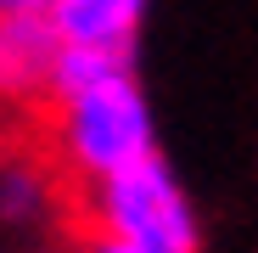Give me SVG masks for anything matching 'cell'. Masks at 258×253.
Returning a JSON list of instances; mask_svg holds the SVG:
<instances>
[{"mask_svg":"<svg viewBox=\"0 0 258 253\" xmlns=\"http://www.w3.org/2000/svg\"><path fill=\"white\" fill-rule=\"evenodd\" d=\"M101 225L152 247V253H197L191 208H185V197L174 191L168 169L152 152L101 180Z\"/></svg>","mask_w":258,"mask_h":253,"instance_id":"6da1fadb","label":"cell"},{"mask_svg":"<svg viewBox=\"0 0 258 253\" xmlns=\"http://www.w3.org/2000/svg\"><path fill=\"white\" fill-rule=\"evenodd\" d=\"M56 57H62V34L45 12L0 17V107H28L51 96Z\"/></svg>","mask_w":258,"mask_h":253,"instance_id":"7a4b0ae2","label":"cell"},{"mask_svg":"<svg viewBox=\"0 0 258 253\" xmlns=\"http://www.w3.org/2000/svg\"><path fill=\"white\" fill-rule=\"evenodd\" d=\"M141 0H56L51 23L62 45H129Z\"/></svg>","mask_w":258,"mask_h":253,"instance_id":"3957f363","label":"cell"},{"mask_svg":"<svg viewBox=\"0 0 258 253\" xmlns=\"http://www.w3.org/2000/svg\"><path fill=\"white\" fill-rule=\"evenodd\" d=\"M73 247H79V253H152V247H141V242L118 236V231H90V236H73Z\"/></svg>","mask_w":258,"mask_h":253,"instance_id":"277c9868","label":"cell"},{"mask_svg":"<svg viewBox=\"0 0 258 253\" xmlns=\"http://www.w3.org/2000/svg\"><path fill=\"white\" fill-rule=\"evenodd\" d=\"M56 0H0V17H34V12H51Z\"/></svg>","mask_w":258,"mask_h":253,"instance_id":"5b68a950","label":"cell"}]
</instances>
